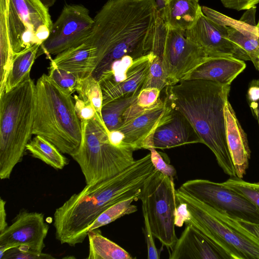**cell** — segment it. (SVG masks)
Masks as SVG:
<instances>
[{
    "label": "cell",
    "mask_w": 259,
    "mask_h": 259,
    "mask_svg": "<svg viewBox=\"0 0 259 259\" xmlns=\"http://www.w3.org/2000/svg\"><path fill=\"white\" fill-rule=\"evenodd\" d=\"M94 21L86 42L97 49L91 74L98 81L115 61L159 50L164 24L156 0H108Z\"/></svg>",
    "instance_id": "1"
},
{
    "label": "cell",
    "mask_w": 259,
    "mask_h": 259,
    "mask_svg": "<svg viewBox=\"0 0 259 259\" xmlns=\"http://www.w3.org/2000/svg\"><path fill=\"white\" fill-rule=\"evenodd\" d=\"M154 169L149 153L111 178L86 185L56 209V238L71 246L82 243L89 226L106 208L124 199L139 198L142 187Z\"/></svg>",
    "instance_id": "2"
},
{
    "label": "cell",
    "mask_w": 259,
    "mask_h": 259,
    "mask_svg": "<svg viewBox=\"0 0 259 259\" xmlns=\"http://www.w3.org/2000/svg\"><path fill=\"white\" fill-rule=\"evenodd\" d=\"M230 90V85L210 80H184L167 87L165 98L170 107L191 123L224 172L236 177L227 143L224 114Z\"/></svg>",
    "instance_id": "3"
},
{
    "label": "cell",
    "mask_w": 259,
    "mask_h": 259,
    "mask_svg": "<svg viewBox=\"0 0 259 259\" xmlns=\"http://www.w3.org/2000/svg\"><path fill=\"white\" fill-rule=\"evenodd\" d=\"M32 134L44 137L62 153L70 156L78 149L82 139L81 122L71 95L46 74L35 83Z\"/></svg>",
    "instance_id": "4"
},
{
    "label": "cell",
    "mask_w": 259,
    "mask_h": 259,
    "mask_svg": "<svg viewBox=\"0 0 259 259\" xmlns=\"http://www.w3.org/2000/svg\"><path fill=\"white\" fill-rule=\"evenodd\" d=\"M35 84L30 76L0 95V178L8 179L33 135Z\"/></svg>",
    "instance_id": "5"
},
{
    "label": "cell",
    "mask_w": 259,
    "mask_h": 259,
    "mask_svg": "<svg viewBox=\"0 0 259 259\" xmlns=\"http://www.w3.org/2000/svg\"><path fill=\"white\" fill-rule=\"evenodd\" d=\"M81 122V143L71 156L79 165L86 185L111 178L135 161L133 149L117 146L110 141L109 131L98 114Z\"/></svg>",
    "instance_id": "6"
},
{
    "label": "cell",
    "mask_w": 259,
    "mask_h": 259,
    "mask_svg": "<svg viewBox=\"0 0 259 259\" xmlns=\"http://www.w3.org/2000/svg\"><path fill=\"white\" fill-rule=\"evenodd\" d=\"M178 201L186 204L190 224L231 259H259V240L243 228L238 221L210 207L187 193L176 190Z\"/></svg>",
    "instance_id": "7"
},
{
    "label": "cell",
    "mask_w": 259,
    "mask_h": 259,
    "mask_svg": "<svg viewBox=\"0 0 259 259\" xmlns=\"http://www.w3.org/2000/svg\"><path fill=\"white\" fill-rule=\"evenodd\" d=\"M139 199L146 205L154 237L171 250L178 240L174 218L177 200L174 179L154 169L142 187Z\"/></svg>",
    "instance_id": "8"
},
{
    "label": "cell",
    "mask_w": 259,
    "mask_h": 259,
    "mask_svg": "<svg viewBox=\"0 0 259 259\" xmlns=\"http://www.w3.org/2000/svg\"><path fill=\"white\" fill-rule=\"evenodd\" d=\"M8 26L14 55L41 46L53 25L49 8L40 0H8Z\"/></svg>",
    "instance_id": "9"
},
{
    "label": "cell",
    "mask_w": 259,
    "mask_h": 259,
    "mask_svg": "<svg viewBox=\"0 0 259 259\" xmlns=\"http://www.w3.org/2000/svg\"><path fill=\"white\" fill-rule=\"evenodd\" d=\"M179 189L231 219L259 224V208L222 183L194 179L184 182Z\"/></svg>",
    "instance_id": "10"
},
{
    "label": "cell",
    "mask_w": 259,
    "mask_h": 259,
    "mask_svg": "<svg viewBox=\"0 0 259 259\" xmlns=\"http://www.w3.org/2000/svg\"><path fill=\"white\" fill-rule=\"evenodd\" d=\"M174 113L165 97L149 107H141L136 101L124 113L122 124L117 130L123 135V142L126 146L135 151L149 150L154 147L153 138L156 130L170 121Z\"/></svg>",
    "instance_id": "11"
},
{
    "label": "cell",
    "mask_w": 259,
    "mask_h": 259,
    "mask_svg": "<svg viewBox=\"0 0 259 259\" xmlns=\"http://www.w3.org/2000/svg\"><path fill=\"white\" fill-rule=\"evenodd\" d=\"M158 56L166 70L169 86L187 80L195 69L210 58L200 47L186 37L185 31L172 29L165 24Z\"/></svg>",
    "instance_id": "12"
},
{
    "label": "cell",
    "mask_w": 259,
    "mask_h": 259,
    "mask_svg": "<svg viewBox=\"0 0 259 259\" xmlns=\"http://www.w3.org/2000/svg\"><path fill=\"white\" fill-rule=\"evenodd\" d=\"M94 18L81 4H66L53 23L48 38L40 46L42 53L49 57L87 41L92 31Z\"/></svg>",
    "instance_id": "13"
},
{
    "label": "cell",
    "mask_w": 259,
    "mask_h": 259,
    "mask_svg": "<svg viewBox=\"0 0 259 259\" xmlns=\"http://www.w3.org/2000/svg\"><path fill=\"white\" fill-rule=\"evenodd\" d=\"M49 229L42 213L20 211L12 223L0 233V258L8 250L19 246L42 252Z\"/></svg>",
    "instance_id": "14"
},
{
    "label": "cell",
    "mask_w": 259,
    "mask_h": 259,
    "mask_svg": "<svg viewBox=\"0 0 259 259\" xmlns=\"http://www.w3.org/2000/svg\"><path fill=\"white\" fill-rule=\"evenodd\" d=\"M185 34L209 57L227 56L250 60L243 49L228 38L227 26L214 21L203 12L194 25L185 31Z\"/></svg>",
    "instance_id": "15"
},
{
    "label": "cell",
    "mask_w": 259,
    "mask_h": 259,
    "mask_svg": "<svg viewBox=\"0 0 259 259\" xmlns=\"http://www.w3.org/2000/svg\"><path fill=\"white\" fill-rule=\"evenodd\" d=\"M202 11L211 20L227 26L228 38L246 52L259 71V36L255 21L256 7L247 10L239 20L205 6L202 7Z\"/></svg>",
    "instance_id": "16"
},
{
    "label": "cell",
    "mask_w": 259,
    "mask_h": 259,
    "mask_svg": "<svg viewBox=\"0 0 259 259\" xmlns=\"http://www.w3.org/2000/svg\"><path fill=\"white\" fill-rule=\"evenodd\" d=\"M169 259H231L230 256L190 224L178 238Z\"/></svg>",
    "instance_id": "17"
},
{
    "label": "cell",
    "mask_w": 259,
    "mask_h": 259,
    "mask_svg": "<svg viewBox=\"0 0 259 259\" xmlns=\"http://www.w3.org/2000/svg\"><path fill=\"white\" fill-rule=\"evenodd\" d=\"M156 56L153 52H151L134 60L127 68L125 76L121 81H99L102 90L103 105L114 99L141 91L148 74L152 61Z\"/></svg>",
    "instance_id": "18"
},
{
    "label": "cell",
    "mask_w": 259,
    "mask_h": 259,
    "mask_svg": "<svg viewBox=\"0 0 259 259\" xmlns=\"http://www.w3.org/2000/svg\"><path fill=\"white\" fill-rule=\"evenodd\" d=\"M174 110L172 119L155 132L153 147L156 149H165L190 144H203L197 132L186 117Z\"/></svg>",
    "instance_id": "19"
},
{
    "label": "cell",
    "mask_w": 259,
    "mask_h": 259,
    "mask_svg": "<svg viewBox=\"0 0 259 259\" xmlns=\"http://www.w3.org/2000/svg\"><path fill=\"white\" fill-rule=\"evenodd\" d=\"M226 137L237 177L242 179L246 174L250 158L247 135L240 125L228 100L224 107Z\"/></svg>",
    "instance_id": "20"
},
{
    "label": "cell",
    "mask_w": 259,
    "mask_h": 259,
    "mask_svg": "<svg viewBox=\"0 0 259 259\" xmlns=\"http://www.w3.org/2000/svg\"><path fill=\"white\" fill-rule=\"evenodd\" d=\"M245 67L244 61L234 57H210L195 69L187 80L203 79L230 85Z\"/></svg>",
    "instance_id": "21"
},
{
    "label": "cell",
    "mask_w": 259,
    "mask_h": 259,
    "mask_svg": "<svg viewBox=\"0 0 259 259\" xmlns=\"http://www.w3.org/2000/svg\"><path fill=\"white\" fill-rule=\"evenodd\" d=\"M96 60V47L85 42L63 51L51 61L58 67L82 76L93 72Z\"/></svg>",
    "instance_id": "22"
},
{
    "label": "cell",
    "mask_w": 259,
    "mask_h": 259,
    "mask_svg": "<svg viewBox=\"0 0 259 259\" xmlns=\"http://www.w3.org/2000/svg\"><path fill=\"white\" fill-rule=\"evenodd\" d=\"M163 1L161 16L165 25L172 29L188 30L202 13L199 0Z\"/></svg>",
    "instance_id": "23"
},
{
    "label": "cell",
    "mask_w": 259,
    "mask_h": 259,
    "mask_svg": "<svg viewBox=\"0 0 259 259\" xmlns=\"http://www.w3.org/2000/svg\"><path fill=\"white\" fill-rule=\"evenodd\" d=\"M40 48V46L35 45L14 55L3 92L15 88L30 76Z\"/></svg>",
    "instance_id": "24"
},
{
    "label": "cell",
    "mask_w": 259,
    "mask_h": 259,
    "mask_svg": "<svg viewBox=\"0 0 259 259\" xmlns=\"http://www.w3.org/2000/svg\"><path fill=\"white\" fill-rule=\"evenodd\" d=\"M88 259H132L133 257L119 245L103 236L99 229L88 232Z\"/></svg>",
    "instance_id": "25"
},
{
    "label": "cell",
    "mask_w": 259,
    "mask_h": 259,
    "mask_svg": "<svg viewBox=\"0 0 259 259\" xmlns=\"http://www.w3.org/2000/svg\"><path fill=\"white\" fill-rule=\"evenodd\" d=\"M26 149L32 157L56 169H63L69 162L68 159L53 144L39 135H35L28 142Z\"/></svg>",
    "instance_id": "26"
},
{
    "label": "cell",
    "mask_w": 259,
    "mask_h": 259,
    "mask_svg": "<svg viewBox=\"0 0 259 259\" xmlns=\"http://www.w3.org/2000/svg\"><path fill=\"white\" fill-rule=\"evenodd\" d=\"M140 91L114 99L103 105L102 117L109 131L117 130L120 127L124 113L137 100Z\"/></svg>",
    "instance_id": "27"
},
{
    "label": "cell",
    "mask_w": 259,
    "mask_h": 259,
    "mask_svg": "<svg viewBox=\"0 0 259 259\" xmlns=\"http://www.w3.org/2000/svg\"><path fill=\"white\" fill-rule=\"evenodd\" d=\"M8 5V0H0V78L2 80L7 79L14 56L9 34Z\"/></svg>",
    "instance_id": "28"
},
{
    "label": "cell",
    "mask_w": 259,
    "mask_h": 259,
    "mask_svg": "<svg viewBox=\"0 0 259 259\" xmlns=\"http://www.w3.org/2000/svg\"><path fill=\"white\" fill-rule=\"evenodd\" d=\"M76 92L81 99L92 104L98 115L102 119L101 110L103 97L99 81L95 79L92 74L80 76Z\"/></svg>",
    "instance_id": "29"
},
{
    "label": "cell",
    "mask_w": 259,
    "mask_h": 259,
    "mask_svg": "<svg viewBox=\"0 0 259 259\" xmlns=\"http://www.w3.org/2000/svg\"><path fill=\"white\" fill-rule=\"evenodd\" d=\"M138 199V197H133L114 203L103 211L91 224L88 232L108 225L125 215L137 211V206L132 202Z\"/></svg>",
    "instance_id": "30"
},
{
    "label": "cell",
    "mask_w": 259,
    "mask_h": 259,
    "mask_svg": "<svg viewBox=\"0 0 259 259\" xmlns=\"http://www.w3.org/2000/svg\"><path fill=\"white\" fill-rule=\"evenodd\" d=\"M48 76L50 79L64 93L71 95L75 91L80 76L57 66L51 61Z\"/></svg>",
    "instance_id": "31"
},
{
    "label": "cell",
    "mask_w": 259,
    "mask_h": 259,
    "mask_svg": "<svg viewBox=\"0 0 259 259\" xmlns=\"http://www.w3.org/2000/svg\"><path fill=\"white\" fill-rule=\"evenodd\" d=\"M169 86L167 75L161 58L156 56L152 61L143 89L155 88L161 91Z\"/></svg>",
    "instance_id": "32"
},
{
    "label": "cell",
    "mask_w": 259,
    "mask_h": 259,
    "mask_svg": "<svg viewBox=\"0 0 259 259\" xmlns=\"http://www.w3.org/2000/svg\"><path fill=\"white\" fill-rule=\"evenodd\" d=\"M222 183L235 191L259 208V182L250 183L238 177H230Z\"/></svg>",
    "instance_id": "33"
},
{
    "label": "cell",
    "mask_w": 259,
    "mask_h": 259,
    "mask_svg": "<svg viewBox=\"0 0 259 259\" xmlns=\"http://www.w3.org/2000/svg\"><path fill=\"white\" fill-rule=\"evenodd\" d=\"M50 254L38 252L24 247L19 246L6 251L1 259H52Z\"/></svg>",
    "instance_id": "34"
},
{
    "label": "cell",
    "mask_w": 259,
    "mask_h": 259,
    "mask_svg": "<svg viewBox=\"0 0 259 259\" xmlns=\"http://www.w3.org/2000/svg\"><path fill=\"white\" fill-rule=\"evenodd\" d=\"M142 209L144 220V233L147 244V258L159 259L160 251L156 248L154 240V237L151 229L146 205L143 202H142Z\"/></svg>",
    "instance_id": "35"
},
{
    "label": "cell",
    "mask_w": 259,
    "mask_h": 259,
    "mask_svg": "<svg viewBox=\"0 0 259 259\" xmlns=\"http://www.w3.org/2000/svg\"><path fill=\"white\" fill-rule=\"evenodd\" d=\"M149 150L150 151L151 160L154 169L162 174L174 179V177L177 175L175 168L172 165L166 162L155 148L152 147Z\"/></svg>",
    "instance_id": "36"
},
{
    "label": "cell",
    "mask_w": 259,
    "mask_h": 259,
    "mask_svg": "<svg viewBox=\"0 0 259 259\" xmlns=\"http://www.w3.org/2000/svg\"><path fill=\"white\" fill-rule=\"evenodd\" d=\"M160 90L155 88L143 89L137 97L136 103L142 107H151L160 99Z\"/></svg>",
    "instance_id": "37"
},
{
    "label": "cell",
    "mask_w": 259,
    "mask_h": 259,
    "mask_svg": "<svg viewBox=\"0 0 259 259\" xmlns=\"http://www.w3.org/2000/svg\"><path fill=\"white\" fill-rule=\"evenodd\" d=\"M74 99L75 109L81 121L91 119L98 114L94 107L90 102L83 101L78 96L75 95Z\"/></svg>",
    "instance_id": "38"
},
{
    "label": "cell",
    "mask_w": 259,
    "mask_h": 259,
    "mask_svg": "<svg viewBox=\"0 0 259 259\" xmlns=\"http://www.w3.org/2000/svg\"><path fill=\"white\" fill-rule=\"evenodd\" d=\"M186 204L183 202L177 201V206L174 215L175 224L176 227H181L186 223L189 217Z\"/></svg>",
    "instance_id": "39"
},
{
    "label": "cell",
    "mask_w": 259,
    "mask_h": 259,
    "mask_svg": "<svg viewBox=\"0 0 259 259\" xmlns=\"http://www.w3.org/2000/svg\"><path fill=\"white\" fill-rule=\"evenodd\" d=\"M247 97L249 104L259 100V80L252 81L248 90Z\"/></svg>",
    "instance_id": "40"
},
{
    "label": "cell",
    "mask_w": 259,
    "mask_h": 259,
    "mask_svg": "<svg viewBox=\"0 0 259 259\" xmlns=\"http://www.w3.org/2000/svg\"><path fill=\"white\" fill-rule=\"evenodd\" d=\"M238 222L243 228L259 240V224H253L242 221Z\"/></svg>",
    "instance_id": "41"
},
{
    "label": "cell",
    "mask_w": 259,
    "mask_h": 259,
    "mask_svg": "<svg viewBox=\"0 0 259 259\" xmlns=\"http://www.w3.org/2000/svg\"><path fill=\"white\" fill-rule=\"evenodd\" d=\"M6 201L0 199V233L4 231L8 226L6 222Z\"/></svg>",
    "instance_id": "42"
},
{
    "label": "cell",
    "mask_w": 259,
    "mask_h": 259,
    "mask_svg": "<svg viewBox=\"0 0 259 259\" xmlns=\"http://www.w3.org/2000/svg\"><path fill=\"white\" fill-rule=\"evenodd\" d=\"M252 113L255 116L259 125V100L256 102L249 104Z\"/></svg>",
    "instance_id": "43"
},
{
    "label": "cell",
    "mask_w": 259,
    "mask_h": 259,
    "mask_svg": "<svg viewBox=\"0 0 259 259\" xmlns=\"http://www.w3.org/2000/svg\"><path fill=\"white\" fill-rule=\"evenodd\" d=\"M43 4L47 7L48 8H49L53 6L55 3L56 0H40Z\"/></svg>",
    "instance_id": "44"
},
{
    "label": "cell",
    "mask_w": 259,
    "mask_h": 259,
    "mask_svg": "<svg viewBox=\"0 0 259 259\" xmlns=\"http://www.w3.org/2000/svg\"><path fill=\"white\" fill-rule=\"evenodd\" d=\"M256 28H257V34H258V35L259 36V25H256Z\"/></svg>",
    "instance_id": "45"
},
{
    "label": "cell",
    "mask_w": 259,
    "mask_h": 259,
    "mask_svg": "<svg viewBox=\"0 0 259 259\" xmlns=\"http://www.w3.org/2000/svg\"><path fill=\"white\" fill-rule=\"evenodd\" d=\"M257 25H259V21H258V23L257 24Z\"/></svg>",
    "instance_id": "46"
}]
</instances>
